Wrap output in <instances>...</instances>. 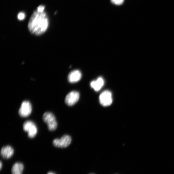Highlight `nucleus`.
<instances>
[{"label": "nucleus", "mask_w": 174, "mask_h": 174, "mask_svg": "<svg viewBox=\"0 0 174 174\" xmlns=\"http://www.w3.org/2000/svg\"><path fill=\"white\" fill-rule=\"evenodd\" d=\"M111 2L116 5H121L124 2V0H111Z\"/></svg>", "instance_id": "nucleus-12"}, {"label": "nucleus", "mask_w": 174, "mask_h": 174, "mask_svg": "<svg viewBox=\"0 0 174 174\" xmlns=\"http://www.w3.org/2000/svg\"><path fill=\"white\" fill-rule=\"evenodd\" d=\"M47 174H55L52 172H49L48 173H47Z\"/></svg>", "instance_id": "nucleus-16"}, {"label": "nucleus", "mask_w": 174, "mask_h": 174, "mask_svg": "<svg viewBox=\"0 0 174 174\" xmlns=\"http://www.w3.org/2000/svg\"><path fill=\"white\" fill-rule=\"evenodd\" d=\"M45 6L44 5H40L37 8L36 10L39 12H43L44 11Z\"/></svg>", "instance_id": "nucleus-14"}, {"label": "nucleus", "mask_w": 174, "mask_h": 174, "mask_svg": "<svg viewBox=\"0 0 174 174\" xmlns=\"http://www.w3.org/2000/svg\"><path fill=\"white\" fill-rule=\"evenodd\" d=\"M111 92L109 90L102 92L99 97V101L102 106L107 107L110 106L113 102Z\"/></svg>", "instance_id": "nucleus-4"}, {"label": "nucleus", "mask_w": 174, "mask_h": 174, "mask_svg": "<svg viewBox=\"0 0 174 174\" xmlns=\"http://www.w3.org/2000/svg\"><path fill=\"white\" fill-rule=\"evenodd\" d=\"M14 150L13 148L9 146L3 147L1 149V154L2 157L5 159H9L13 156Z\"/></svg>", "instance_id": "nucleus-8"}, {"label": "nucleus", "mask_w": 174, "mask_h": 174, "mask_svg": "<svg viewBox=\"0 0 174 174\" xmlns=\"http://www.w3.org/2000/svg\"><path fill=\"white\" fill-rule=\"evenodd\" d=\"M24 165L20 163L14 164L12 168V174H22L24 170Z\"/></svg>", "instance_id": "nucleus-11"}, {"label": "nucleus", "mask_w": 174, "mask_h": 174, "mask_svg": "<svg viewBox=\"0 0 174 174\" xmlns=\"http://www.w3.org/2000/svg\"><path fill=\"white\" fill-rule=\"evenodd\" d=\"M43 120L47 125L48 130L51 131L56 129L58 123L55 115L51 113L46 112L43 116Z\"/></svg>", "instance_id": "nucleus-2"}, {"label": "nucleus", "mask_w": 174, "mask_h": 174, "mask_svg": "<svg viewBox=\"0 0 174 174\" xmlns=\"http://www.w3.org/2000/svg\"><path fill=\"white\" fill-rule=\"evenodd\" d=\"M26 17L25 14L23 12H21L18 13L17 15V18L18 20L22 21L24 20Z\"/></svg>", "instance_id": "nucleus-13"}, {"label": "nucleus", "mask_w": 174, "mask_h": 174, "mask_svg": "<svg viewBox=\"0 0 174 174\" xmlns=\"http://www.w3.org/2000/svg\"><path fill=\"white\" fill-rule=\"evenodd\" d=\"M81 78V72L78 70H74L68 74V80L70 83H74L79 81Z\"/></svg>", "instance_id": "nucleus-9"}, {"label": "nucleus", "mask_w": 174, "mask_h": 174, "mask_svg": "<svg viewBox=\"0 0 174 174\" xmlns=\"http://www.w3.org/2000/svg\"><path fill=\"white\" fill-rule=\"evenodd\" d=\"M32 111V107L30 103L27 101H24L21 104V106L18 111V114L23 117L29 116Z\"/></svg>", "instance_id": "nucleus-6"}, {"label": "nucleus", "mask_w": 174, "mask_h": 174, "mask_svg": "<svg viewBox=\"0 0 174 174\" xmlns=\"http://www.w3.org/2000/svg\"><path fill=\"white\" fill-rule=\"evenodd\" d=\"M72 139L68 135H63L60 139H56L53 141V146L56 147L64 148L69 146L71 144Z\"/></svg>", "instance_id": "nucleus-5"}, {"label": "nucleus", "mask_w": 174, "mask_h": 174, "mask_svg": "<svg viewBox=\"0 0 174 174\" xmlns=\"http://www.w3.org/2000/svg\"><path fill=\"white\" fill-rule=\"evenodd\" d=\"M0 165H0V167H1V168H0V169H1V170L2 169V163L1 161V163H0Z\"/></svg>", "instance_id": "nucleus-15"}, {"label": "nucleus", "mask_w": 174, "mask_h": 174, "mask_svg": "<svg viewBox=\"0 0 174 174\" xmlns=\"http://www.w3.org/2000/svg\"><path fill=\"white\" fill-rule=\"evenodd\" d=\"M49 24L48 18L46 12H39L36 10L30 18L28 28L32 34L40 36L46 32Z\"/></svg>", "instance_id": "nucleus-1"}, {"label": "nucleus", "mask_w": 174, "mask_h": 174, "mask_svg": "<svg viewBox=\"0 0 174 174\" xmlns=\"http://www.w3.org/2000/svg\"><path fill=\"white\" fill-rule=\"evenodd\" d=\"M104 84V81L101 77L91 82L90 85L92 88L96 91H98L102 88Z\"/></svg>", "instance_id": "nucleus-10"}, {"label": "nucleus", "mask_w": 174, "mask_h": 174, "mask_svg": "<svg viewBox=\"0 0 174 174\" xmlns=\"http://www.w3.org/2000/svg\"><path fill=\"white\" fill-rule=\"evenodd\" d=\"M80 97L79 93L76 91H71L66 95L65 102L68 106H72L78 101Z\"/></svg>", "instance_id": "nucleus-7"}, {"label": "nucleus", "mask_w": 174, "mask_h": 174, "mask_svg": "<svg viewBox=\"0 0 174 174\" xmlns=\"http://www.w3.org/2000/svg\"><path fill=\"white\" fill-rule=\"evenodd\" d=\"M23 129L24 131L28 132V137L31 138H34L38 132V129L35 123L30 121H28L24 123Z\"/></svg>", "instance_id": "nucleus-3"}]
</instances>
